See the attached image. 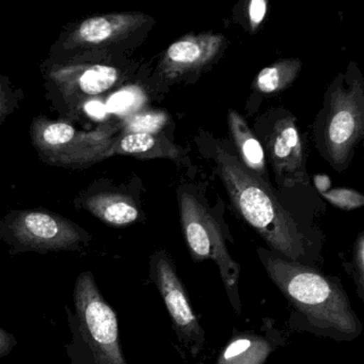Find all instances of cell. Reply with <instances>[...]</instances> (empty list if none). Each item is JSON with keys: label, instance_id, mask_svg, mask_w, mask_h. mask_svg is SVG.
<instances>
[{"label": "cell", "instance_id": "obj_1", "mask_svg": "<svg viewBox=\"0 0 364 364\" xmlns=\"http://www.w3.org/2000/svg\"><path fill=\"white\" fill-rule=\"evenodd\" d=\"M218 173L240 216L274 250L296 261L304 253V235L261 176L247 169L231 153L216 146Z\"/></svg>", "mask_w": 364, "mask_h": 364}, {"label": "cell", "instance_id": "obj_2", "mask_svg": "<svg viewBox=\"0 0 364 364\" xmlns=\"http://www.w3.org/2000/svg\"><path fill=\"white\" fill-rule=\"evenodd\" d=\"M259 255L272 282L313 325L345 334L360 331L359 319L340 287L296 261Z\"/></svg>", "mask_w": 364, "mask_h": 364}, {"label": "cell", "instance_id": "obj_3", "mask_svg": "<svg viewBox=\"0 0 364 364\" xmlns=\"http://www.w3.org/2000/svg\"><path fill=\"white\" fill-rule=\"evenodd\" d=\"M119 129L116 122H107L95 131H80L63 121L38 117L33 119L31 135L36 150L46 164L82 169L109 157Z\"/></svg>", "mask_w": 364, "mask_h": 364}, {"label": "cell", "instance_id": "obj_4", "mask_svg": "<svg viewBox=\"0 0 364 364\" xmlns=\"http://www.w3.org/2000/svg\"><path fill=\"white\" fill-rule=\"evenodd\" d=\"M0 237L11 255L78 251L88 246L90 234L65 217L43 210H22L0 223Z\"/></svg>", "mask_w": 364, "mask_h": 364}, {"label": "cell", "instance_id": "obj_5", "mask_svg": "<svg viewBox=\"0 0 364 364\" xmlns=\"http://www.w3.org/2000/svg\"><path fill=\"white\" fill-rule=\"evenodd\" d=\"M78 330L97 364H127L123 357L118 318L104 299L92 272L78 276L74 287Z\"/></svg>", "mask_w": 364, "mask_h": 364}, {"label": "cell", "instance_id": "obj_6", "mask_svg": "<svg viewBox=\"0 0 364 364\" xmlns=\"http://www.w3.org/2000/svg\"><path fill=\"white\" fill-rule=\"evenodd\" d=\"M178 202L183 232L193 259L216 262L227 289L237 287L240 266L230 255L216 219L191 193H181Z\"/></svg>", "mask_w": 364, "mask_h": 364}, {"label": "cell", "instance_id": "obj_7", "mask_svg": "<svg viewBox=\"0 0 364 364\" xmlns=\"http://www.w3.org/2000/svg\"><path fill=\"white\" fill-rule=\"evenodd\" d=\"M364 95L359 82L336 87L330 99L326 124V149L336 167L344 166L363 133Z\"/></svg>", "mask_w": 364, "mask_h": 364}, {"label": "cell", "instance_id": "obj_8", "mask_svg": "<svg viewBox=\"0 0 364 364\" xmlns=\"http://www.w3.org/2000/svg\"><path fill=\"white\" fill-rule=\"evenodd\" d=\"M149 16L139 12L110 14L86 18L68 37V48H95L124 39L144 26Z\"/></svg>", "mask_w": 364, "mask_h": 364}, {"label": "cell", "instance_id": "obj_9", "mask_svg": "<svg viewBox=\"0 0 364 364\" xmlns=\"http://www.w3.org/2000/svg\"><path fill=\"white\" fill-rule=\"evenodd\" d=\"M223 43L225 38L220 33L185 36L166 50L161 63V73L174 80L201 69L219 54Z\"/></svg>", "mask_w": 364, "mask_h": 364}, {"label": "cell", "instance_id": "obj_10", "mask_svg": "<svg viewBox=\"0 0 364 364\" xmlns=\"http://www.w3.org/2000/svg\"><path fill=\"white\" fill-rule=\"evenodd\" d=\"M50 80L65 97L90 99L112 89L119 80L116 68L104 65H67L53 68Z\"/></svg>", "mask_w": 364, "mask_h": 364}, {"label": "cell", "instance_id": "obj_11", "mask_svg": "<svg viewBox=\"0 0 364 364\" xmlns=\"http://www.w3.org/2000/svg\"><path fill=\"white\" fill-rule=\"evenodd\" d=\"M268 150L278 183L291 187L304 181V148L293 119L277 121Z\"/></svg>", "mask_w": 364, "mask_h": 364}, {"label": "cell", "instance_id": "obj_12", "mask_svg": "<svg viewBox=\"0 0 364 364\" xmlns=\"http://www.w3.org/2000/svg\"><path fill=\"white\" fill-rule=\"evenodd\" d=\"M154 274L157 287L163 296L168 312L173 319L174 325L188 338H203L201 327L189 304L184 287L170 262L159 257L155 262Z\"/></svg>", "mask_w": 364, "mask_h": 364}, {"label": "cell", "instance_id": "obj_13", "mask_svg": "<svg viewBox=\"0 0 364 364\" xmlns=\"http://www.w3.org/2000/svg\"><path fill=\"white\" fill-rule=\"evenodd\" d=\"M85 208L93 216L112 227L132 225L139 217V210L129 196L118 193H99L90 196Z\"/></svg>", "mask_w": 364, "mask_h": 364}, {"label": "cell", "instance_id": "obj_14", "mask_svg": "<svg viewBox=\"0 0 364 364\" xmlns=\"http://www.w3.org/2000/svg\"><path fill=\"white\" fill-rule=\"evenodd\" d=\"M114 155H129L140 159H178L181 155L180 149L176 144L164 137H156L151 134H125L117 138L110 148L108 156Z\"/></svg>", "mask_w": 364, "mask_h": 364}, {"label": "cell", "instance_id": "obj_15", "mask_svg": "<svg viewBox=\"0 0 364 364\" xmlns=\"http://www.w3.org/2000/svg\"><path fill=\"white\" fill-rule=\"evenodd\" d=\"M229 127L234 142L247 169L257 172H265V154L259 140L249 129L245 119L235 110L229 112ZM257 174V176H259Z\"/></svg>", "mask_w": 364, "mask_h": 364}, {"label": "cell", "instance_id": "obj_16", "mask_svg": "<svg viewBox=\"0 0 364 364\" xmlns=\"http://www.w3.org/2000/svg\"><path fill=\"white\" fill-rule=\"evenodd\" d=\"M299 59H284L277 61L269 67L264 68L257 80L255 87L259 92L274 95L289 86L299 74L301 69Z\"/></svg>", "mask_w": 364, "mask_h": 364}, {"label": "cell", "instance_id": "obj_17", "mask_svg": "<svg viewBox=\"0 0 364 364\" xmlns=\"http://www.w3.org/2000/svg\"><path fill=\"white\" fill-rule=\"evenodd\" d=\"M270 350V345L262 338H236L223 350L218 364H263Z\"/></svg>", "mask_w": 364, "mask_h": 364}, {"label": "cell", "instance_id": "obj_18", "mask_svg": "<svg viewBox=\"0 0 364 364\" xmlns=\"http://www.w3.org/2000/svg\"><path fill=\"white\" fill-rule=\"evenodd\" d=\"M168 114L163 112H144L132 114L124 120L125 134L155 135L167 124Z\"/></svg>", "mask_w": 364, "mask_h": 364}, {"label": "cell", "instance_id": "obj_19", "mask_svg": "<svg viewBox=\"0 0 364 364\" xmlns=\"http://www.w3.org/2000/svg\"><path fill=\"white\" fill-rule=\"evenodd\" d=\"M323 198L336 208L344 210H355L364 205V197L353 189L334 188L323 193Z\"/></svg>", "mask_w": 364, "mask_h": 364}, {"label": "cell", "instance_id": "obj_20", "mask_svg": "<svg viewBox=\"0 0 364 364\" xmlns=\"http://www.w3.org/2000/svg\"><path fill=\"white\" fill-rule=\"evenodd\" d=\"M266 11H267V3L265 0H252L249 4V23L253 31H257L263 22Z\"/></svg>", "mask_w": 364, "mask_h": 364}, {"label": "cell", "instance_id": "obj_21", "mask_svg": "<svg viewBox=\"0 0 364 364\" xmlns=\"http://www.w3.org/2000/svg\"><path fill=\"white\" fill-rule=\"evenodd\" d=\"M16 344H18V341L14 336L6 331L3 328H0V358L9 355Z\"/></svg>", "mask_w": 364, "mask_h": 364}, {"label": "cell", "instance_id": "obj_22", "mask_svg": "<svg viewBox=\"0 0 364 364\" xmlns=\"http://www.w3.org/2000/svg\"><path fill=\"white\" fill-rule=\"evenodd\" d=\"M363 248L364 238L363 235H360L358 238L357 244H355V265H358V274H359V285L362 287L363 285Z\"/></svg>", "mask_w": 364, "mask_h": 364}, {"label": "cell", "instance_id": "obj_23", "mask_svg": "<svg viewBox=\"0 0 364 364\" xmlns=\"http://www.w3.org/2000/svg\"><path fill=\"white\" fill-rule=\"evenodd\" d=\"M10 112H11V105H10L9 97L5 87L0 82V124L5 122Z\"/></svg>", "mask_w": 364, "mask_h": 364}, {"label": "cell", "instance_id": "obj_24", "mask_svg": "<svg viewBox=\"0 0 364 364\" xmlns=\"http://www.w3.org/2000/svg\"><path fill=\"white\" fill-rule=\"evenodd\" d=\"M314 182L315 185H316V188L318 189V191L321 195L327 193L328 191H330V187H331V181H330V178H328L327 176L319 174V176H315Z\"/></svg>", "mask_w": 364, "mask_h": 364}]
</instances>
